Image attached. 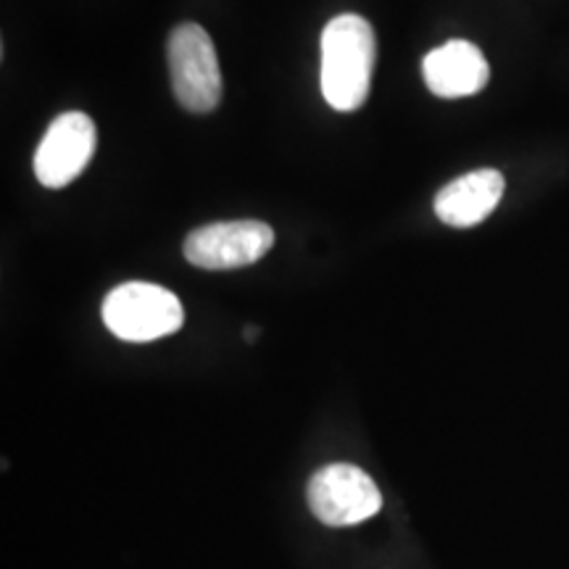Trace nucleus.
<instances>
[{
  "label": "nucleus",
  "mask_w": 569,
  "mask_h": 569,
  "mask_svg": "<svg viewBox=\"0 0 569 569\" xmlns=\"http://www.w3.org/2000/svg\"><path fill=\"white\" fill-rule=\"evenodd\" d=\"M377 42L359 13H340L322 32V96L336 111H356L372 90Z\"/></svg>",
  "instance_id": "1"
},
{
  "label": "nucleus",
  "mask_w": 569,
  "mask_h": 569,
  "mask_svg": "<svg viewBox=\"0 0 569 569\" xmlns=\"http://www.w3.org/2000/svg\"><path fill=\"white\" fill-rule=\"evenodd\" d=\"M103 322L119 340L151 343L180 330L184 309L180 298L161 284L124 282L106 296Z\"/></svg>",
  "instance_id": "2"
},
{
  "label": "nucleus",
  "mask_w": 569,
  "mask_h": 569,
  "mask_svg": "<svg viewBox=\"0 0 569 569\" xmlns=\"http://www.w3.org/2000/svg\"><path fill=\"white\" fill-rule=\"evenodd\" d=\"M169 77L177 103L190 113H209L222 101L217 48L201 24H180L169 34Z\"/></svg>",
  "instance_id": "3"
},
{
  "label": "nucleus",
  "mask_w": 569,
  "mask_h": 569,
  "mask_svg": "<svg viewBox=\"0 0 569 569\" xmlns=\"http://www.w3.org/2000/svg\"><path fill=\"white\" fill-rule=\"evenodd\" d=\"M311 515L327 528H351L375 517L382 507L380 488L356 465H327L315 472L306 488Z\"/></svg>",
  "instance_id": "4"
},
{
  "label": "nucleus",
  "mask_w": 569,
  "mask_h": 569,
  "mask_svg": "<svg viewBox=\"0 0 569 569\" xmlns=\"http://www.w3.org/2000/svg\"><path fill=\"white\" fill-rule=\"evenodd\" d=\"M274 246V230L267 222L238 219V222H211L198 227L184 238V259L198 269L224 272V269L251 267L264 259Z\"/></svg>",
  "instance_id": "5"
},
{
  "label": "nucleus",
  "mask_w": 569,
  "mask_h": 569,
  "mask_svg": "<svg viewBox=\"0 0 569 569\" xmlns=\"http://www.w3.org/2000/svg\"><path fill=\"white\" fill-rule=\"evenodd\" d=\"M96 148L98 132L88 113H61L48 124L38 151H34V177L42 188H67L84 172Z\"/></svg>",
  "instance_id": "6"
},
{
  "label": "nucleus",
  "mask_w": 569,
  "mask_h": 569,
  "mask_svg": "<svg viewBox=\"0 0 569 569\" xmlns=\"http://www.w3.org/2000/svg\"><path fill=\"white\" fill-rule=\"evenodd\" d=\"M422 77L427 90L438 98H467L486 88L490 67L475 42L448 40L425 56Z\"/></svg>",
  "instance_id": "7"
},
{
  "label": "nucleus",
  "mask_w": 569,
  "mask_h": 569,
  "mask_svg": "<svg viewBox=\"0 0 569 569\" xmlns=\"http://www.w3.org/2000/svg\"><path fill=\"white\" fill-rule=\"evenodd\" d=\"M503 174L498 169H478L448 182L436 196V213L448 227H475L486 222L503 198Z\"/></svg>",
  "instance_id": "8"
},
{
  "label": "nucleus",
  "mask_w": 569,
  "mask_h": 569,
  "mask_svg": "<svg viewBox=\"0 0 569 569\" xmlns=\"http://www.w3.org/2000/svg\"><path fill=\"white\" fill-rule=\"evenodd\" d=\"M256 336H259V330H256V327H248V330H246V340H256Z\"/></svg>",
  "instance_id": "9"
}]
</instances>
